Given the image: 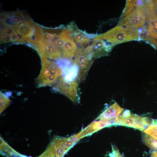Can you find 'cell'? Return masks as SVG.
I'll use <instances>...</instances> for the list:
<instances>
[{"label": "cell", "mask_w": 157, "mask_h": 157, "mask_svg": "<svg viewBox=\"0 0 157 157\" xmlns=\"http://www.w3.org/2000/svg\"><path fill=\"white\" fill-rule=\"evenodd\" d=\"M96 36L115 45L141 39V33L139 30L126 28L120 25Z\"/></svg>", "instance_id": "1"}, {"label": "cell", "mask_w": 157, "mask_h": 157, "mask_svg": "<svg viewBox=\"0 0 157 157\" xmlns=\"http://www.w3.org/2000/svg\"><path fill=\"white\" fill-rule=\"evenodd\" d=\"M152 122L148 117L140 116L126 110L115 120L114 125H121L137 129L141 131L145 130Z\"/></svg>", "instance_id": "2"}, {"label": "cell", "mask_w": 157, "mask_h": 157, "mask_svg": "<svg viewBox=\"0 0 157 157\" xmlns=\"http://www.w3.org/2000/svg\"><path fill=\"white\" fill-rule=\"evenodd\" d=\"M145 9L144 6L138 4L129 13L122 19L119 25L135 29L142 26L146 20Z\"/></svg>", "instance_id": "3"}, {"label": "cell", "mask_w": 157, "mask_h": 157, "mask_svg": "<svg viewBox=\"0 0 157 157\" xmlns=\"http://www.w3.org/2000/svg\"><path fill=\"white\" fill-rule=\"evenodd\" d=\"M43 66L38 78L40 85H46L55 82L63 73L62 69L55 63L44 58Z\"/></svg>", "instance_id": "4"}, {"label": "cell", "mask_w": 157, "mask_h": 157, "mask_svg": "<svg viewBox=\"0 0 157 157\" xmlns=\"http://www.w3.org/2000/svg\"><path fill=\"white\" fill-rule=\"evenodd\" d=\"M54 85L53 88L56 90L65 95L72 101H80L78 83L76 80L68 81L62 77L57 80Z\"/></svg>", "instance_id": "5"}, {"label": "cell", "mask_w": 157, "mask_h": 157, "mask_svg": "<svg viewBox=\"0 0 157 157\" xmlns=\"http://www.w3.org/2000/svg\"><path fill=\"white\" fill-rule=\"evenodd\" d=\"M80 140L78 133L67 138H55L52 142L56 157H63Z\"/></svg>", "instance_id": "6"}, {"label": "cell", "mask_w": 157, "mask_h": 157, "mask_svg": "<svg viewBox=\"0 0 157 157\" xmlns=\"http://www.w3.org/2000/svg\"><path fill=\"white\" fill-rule=\"evenodd\" d=\"M115 45L95 36L91 45L93 58H97L108 55Z\"/></svg>", "instance_id": "7"}, {"label": "cell", "mask_w": 157, "mask_h": 157, "mask_svg": "<svg viewBox=\"0 0 157 157\" xmlns=\"http://www.w3.org/2000/svg\"><path fill=\"white\" fill-rule=\"evenodd\" d=\"M115 119L95 120L78 133L80 139L90 135L103 128L114 125Z\"/></svg>", "instance_id": "8"}, {"label": "cell", "mask_w": 157, "mask_h": 157, "mask_svg": "<svg viewBox=\"0 0 157 157\" xmlns=\"http://www.w3.org/2000/svg\"><path fill=\"white\" fill-rule=\"evenodd\" d=\"M93 59L84 54L78 55L76 58L74 64L78 67V78L80 81L84 80L93 62Z\"/></svg>", "instance_id": "9"}, {"label": "cell", "mask_w": 157, "mask_h": 157, "mask_svg": "<svg viewBox=\"0 0 157 157\" xmlns=\"http://www.w3.org/2000/svg\"><path fill=\"white\" fill-rule=\"evenodd\" d=\"M68 27L71 31L74 41L81 47H85L92 40L88 34L78 29L73 23L70 24Z\"/></svg>", "instance_id": "10"}, {"label": "cell", "mask_w": 157, "mask_h": 157, "mask_svg": "<svg viewBox=\"0 0 157 157\" xmlns=\"http://www.w3.org/2000/svg\"><path fill=\"white\" fill-rule=\"evenodd\" d=\"M123 110L117 103L115 102L103 111L95 120L116 119Z\"/></svg>", "instance_id": "11"}, {"label": "cell", "mask_w": 157, "mask_h": 157, "mask_svg": "<svg viewBox=\"0 0 157 157\" xmlns=\"http://www.w3.org/2000/svg\"><path fill=\"white\" fill-rule=\"evenodd\" d=\"M149 20L145 39L156 47H157V19H149Z\"/></svg>", "instance_id": "12"}, {"label": "cell", "mask_w": 157, "mask_h": 157, "mask_svg": "<svg viewBox=\"0 0 157 157\" xmlns=\"http://www.w3.org/2000/svg\"><path fill=\"white\" fill-rule=\"evenodd\" d=\"M77 47L72 36L65 41L61 48L64 57L70 59L74 58Z\"/></svg>", "instance_id": "13"}, {"label": "cell", "mask_w": 157, "mask_h": 157, "mask_svg": "<svg viewBox=\"0 0 157 157\" xmlns=\"http://www.w3.org/2000/svg\"><path fill=\"white\" fill-rule=\"evenodd\" d=\"M146 7L148 17L157 19V0L148 1L146 3Z\"/></svg>", "instance_id": "14"}, {"label": "cell", "mask_w": 157, "mask_h": 157, "mask_svg": "<svg viewBox=\"0 0 157 157\" xmlns=\"http://www.w3.org/2000/svg\"><path fill=\"white\" fill-rule=\"evenodd\" d=\"M143 134L149 137L152 139L157 140V125H151L144 130Z\"/></svg>", "instance_id": "15"}, {"label": "cell", "mask_w": 157, "mask_h": 157, "mask_svg": "<svg viewBox=\"0 0 157 157\" xmlns=\"http://www.w3.org/2000/svg\"><path fill=\"white\" fill-rule=\"evenodd\" d=\"M136 1L128 0L127 1L125 8L123 13L124 17L129 13L138 5Z\"/></svg>", "instance_id": "16"}, {"label": "cell", "mask_w": 157, "mask_h": 157, "mask_svg": "<svg viewBox=\"0 0 157 157\" xmlns=\"http://www.w3.org/2000/svg\"><path fill=\"white\" fill-rule=\"evenodd\" d=\"M10 103V99L5 95L0 92V114L9 106Z\"/></svg>", "instance_id": "17"}, {"label": "cell", "mask_w": 157, "mask_h": 157, "mask_svg": "<svg viewBox=\"0 0 157 157\" xmlns=\"http://www.w3.org/2000/svg\"><path fill=\"white\" fill-rule=\"evenodd\" d=\"M38 157H56L53 142L50 143L45 151Z\"/></svg>", "instance_id": "18"}, {"label": "cell", "mask_w": 157, "mask_h": 157, "mask_svg": "<svg viewBox=\"0 0 157 157\" xmlns=\"http://www.w3.org/2000/svg\"><path fill=\"white\" fill-rule=\"evenodd\" d=\"M1 37V41L3 42H9L11 41V36L8 35L3 34V36Z\"/></svg>", "instance_id": "19"}, {"label": "cell", "mask_w": 157, "mask_h": 157, "mask_svg": "<svg viewBox=\"0 0 157 157\" xmlns=\"http://www.w3.org/2000/svg\"><path fill=\"white\" fill-rule=\"evenodd\" d=\"M14 33H15L17 35V41H22L24 39V35L20 32L17 31H14Z\"/></svg>", "instance_id": "20"}, {"label": "cell", "mask_w": 157, "mask_h": 157, "mask_svg": "<svg viewBox=\"0 0 157 157\" xmlns=\"http://www.w3.org/2000/svg\"><path fill=\"white\" fill-rule=\"evenodd\" d=\"M11 41H17V38L16 34L15 33L10 35Z\"/></svg>", "instance_id": "21"}, {"label": "cell", "mask_w": 157, "mask_h": 157, "mask_svg": "<svg viewBox=\"0 0 157 157\" xmlns=\"http://www.w3.org/2000/svg\"><path fill=\"white\" fill-rule=\"evenodd\" d=\"M151 157H157V151L153 152L151 154Z\"/></svg>", "instance_id": "22"}, {"label": "cell", "mask_w": 157, "mask_h": 157, "mask_svg": "<svg viewBox=\"0 0 157 157\" xmlns=\"http://www.w3.org/2000/svg\"><path fill=\"white\" fill-rule=\"evenodd\" d=\"M151 125H157V119H153Z\"/></svg>", "instance_id": "23"}, {"label": "cell", "mask_w": 157, "mask_h": 157, "mask_svg": "<svg viewBox=\"0 0 157 157\" xmlns=\"http://www.w3.org/2000/svg\"><path fill=\"white\" fill-rule=\"evenodd\" d=\"M156 49H157V48H156Z\"/></svg>", "instance_id": "24"}]
</instances>
